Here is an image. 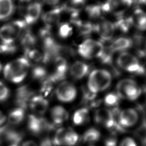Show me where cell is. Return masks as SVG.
Masks as SVG:
<instances>
[{"label":"cell","instance_id":"6da1fadb","mask_svg":"<svg viewBox=\"0 0 146 146\" xmlns=\"http://www.w3.org/2000/svg\"><path fill=\"white\" fill-rule=\"evenodd\" d=\"M30 66V61L26 57L18 58L5 66L4 69L5 78L14 83H21L26 77Z\"/></svg>","mask_w":146,"mask_h":146},{"label":"cell","instance_id":"7a4b0ae2","mask_svg":"<svg viewBox=\"0 0 146 146\" xmlns=\"http://www.w3.org/2000/svg\"><path fill=\"white\" fill-rule=\"evenodd\" d=\"M112 77L109 71L104 69H96L90 74L88 87L92 93L96 94L107 89L112 83Z\"/></svg>","mask_w":146,"mask_h":146},{"label":"cell","instance_id":"3957f363","mask_svg":"<svg viewBox=\"0 0 146 146\" xmlns=\"http://www.w3.org/2000/svg\"><path fill=\"white\" fill-rule=\"evenodd\" d=\"M117 94L120 98L135 101L138 99L142 94V89L136 81L130 79L122 80L118 83Z\"/></svg>","mask_w":146,"mask_h":146},{"label":"cell","instance_id":"277c9868","mask_svg":"<svg viewBox=\"0 0 146 146\" xmlns=\"http://www.w3.org/2000/svg\"><path fill=\"white\" fill-rule=\"evenodd\" d=\"M26 24L24 21H15L0 28V39L3 42L13 44L24 30Z\"/></svg>","mask_w":146,"mask_h":146},{"label":"cell","instance_id":"5b68a950","mask_svg":"<svg viewBox=\"0 0 146 146\" xmlns=\"http://www.w3.org/2000/svg\"><path fill=\"white\" fill-rule=\"evenodd\" d=\"M101 42L93 39H87L79 46L78 52L81 57L86 59L99 58L104 50Z\"/></svg>","mask_w":146,"mask_h":146},{"label":"cell","instance_id":"8992f818","mask_svg":"<svg viewBox=\"0 0 146 146\" xmlns=\"http://www.w3.org/2000/svg\"><path fill=\"white\" fill-rule=\"evenodd\" d=\"M117 64L124 71L136 74H142V65L138 58L131 53H121L117 59Z\"/></svg>","mask_w":146,"mask_h":146},{"label":"cell","instance_id":"52a82bcc","mask_svg":"<svg viewBox=\"0 0 146 146\" xmlns=\"http://www.w3.org/2000/svg\"><path fill=\"white\" fill-rule=\"evenodd\" d=\"M94 118L97 123L108 129H115V130L119 131L123 130L122 127L117 123L112 111L108 109L101 108L97 110Z\"/></svg>","mask_w":146,"mask_h":146},{"label":"cell","instance_id":"ba28073f","mask_svg":"<svg viewBox=\"0 0 146 146\" xmlns=\"http://www.w3.org/2000/svg\"><path fill=\"white\" fill-rule=\"evenodd\" d=\"M59 100L64 103H69L75 99L77 91L74 85L68 81L62 82L57 87L56 91Z\"/></svg>","mask_w":146,"mask_h":146},{"label":"cell","instance_id":"9c48e42d","mask_svg":"<svg viewBox=\"0 0 146 146\" xmlns=\"http://www.w3.org/2000/svg\"><path fill=\"white\" fill-rule=\"evenodd\" d=\"M132 4L133 0H107L102 7L104 12L112 13L119 16L129 8Z\"/></svg>","mask_w":146,"mask_h":146},{"label":"cell","instance_id":"30bf717a","mask_svg":"<svg viewBox=\"0 0 146 146\" xmlns=\"http://www.w3.org/2000/svg\"><path fill=\"white\" fill-rule=\"evenodd\" d=\"M68 69L66 60L62 56H58L55 60V71L47 81L50 83L61 81L65 79Z\"/></svg>","mask_w":146,"mask_h":146},{"label":"cell","instance_id":"8fae6325","mask_svg":"<svg viewBox=\"0 0 146 146\" xmlns=\"http://www.w3.org/2000/svg\"><path fill=\"white\" fill-rule=\"evenodd\" d=\"M118 123L122 128H130L135 126L139 121V114L136 110L129 108L118 113Z\"/></svg>","mask_w":146,"mask_h":146},{"label":"cell","instance_id":"7c38bea8","mask_svg":"<svg viewBox=\"0 0 146 146\" xmlns=\"http://www.w3.org/2000/svg\"><path fill=\"white\" fill-rule=\"evenodd\" d=\"M28 127L33 134L39 135L46 130H50L51 126L44 118L30 115L28 119Z\"/></svg>","mask_w":146,"mask_h":146},{"label":"cell","instance_id":"4fadbf2b","mask_svg":"<svg viewBox=\"0 0 146 146\" xmlns=\"http://www.w3.org/2000/svg\"><path fill=\"white\" fill-rule=\"evenodd\" d=\"M115 29L114 24L109 21H104L95 25V32L104 42H108L112 40Z\"/></svg>","mask_w":146,"mask_h":146},{"label":"cell","instance_id":"5bb4252c","mask_svg":"<svg viewBox=\"0 0 146 146\" xmlns=\"http://www.w3.org/2000/svg\"><path fill=\"white\" fill-rule=\"evenodd\" d=\"M22 139L20 134L7 126L0 127V145L19 143Z\"/></svg>","mask_w":146,"mask_h":146},{"label":"cell","instance_id":"9a60e30c","mask_svg":"<svg viewBox=\"0 0 146 146\" xmlns=\"http://www.w3.org/2000/svg\"><path fill=\"white\" fill-rule=\"evenodd\" d=\"M42 10L41 3L35 2L29 5L24 15V21L26 25H30L36 22L40 18Z\"/></svg>","mask_w":146,"mask_h":146},{"label":"cell","instance_id":"2e32d148","mask_svg":"<svg viewBox=\"0 0 146 146\" xmlns=\"http://www.w3.org/2000/svg\"><path fill=\"white\" fill-rule=\"evenodd\" d=\"M34 92L28 85L23 86L17 90L16 102L20 108L24 109L34 96Z\"/></svg>","mask_w":146,"mask_h":146},{"label":"cell","instance_id":"e0dca14e","mask_svg":"<svg viewBox=\"0 0 146 146\" xmlns=\"http://www.w3.org/2000/svg\"><path fill=\"white\" fill-rule=\"evenodd\" d=\"M49 105L48 101L41 95L35 96L29 102L31 109L39 115L45 114L48 110Z\"/></svg>","mask_w":146,"mask_h":146},{"label":"cell","instance_id":"ac0fdd59","mask_svg":"<svg viewBox=\"0 0 146 146\" xmlns=\"http://www.w3.org/2000/svg\"><path fill=\"white\" fill-rule=\"evenodd\" d=\"M63 11L61 6L54 9L45 13L43 16L42 19L46 27L51 28L52 27L57 24L60 21Z\"/></svg>","mask_w":146,"mask_h":146},{"label":"cell","instance_id":"d6986e66","mask_svg":"<svg viewBox=\"0 0 146 146\" xmlns=\"http://www.w3.org/2000/svg\"><path fill=\"white\" fill-rule=\"evenodd\" d=\"M89 70V66L86 63L77 61L72 65L70 68V74L75 79H82L87 75Z\"/></svg>","mask_w":146,"mask_h":146},{"label":"cell","instance_id":"ffe728a7","mask_svg":"<svg viewBox=\"0 0 146 146\" xmlns=\"http://www.w3.org/2000/svg\"><path fill=\"white\" fill-rule=\"evenodd\" d=\"M132 39L126 37H120L116 39L110 46L109 48L114 53L122 52L130 49L133 46Z\"/></svg>","mask_w":146,"mask_h":146},{"label":"cell","instance_id":"44dd1931","mask_svg":"<svg viewBox=\"0 0 146 146\" xmlns=\"http://www.w3.org/2000/svg\"><path fill=\"white\" fill-rule=\"evenodd\" d=\"M51 117L53 122L56 125H60L66 122L69 118L67 110L60 106L53 108L51 110Z\"/></svg>","mask_w":146,"mask_h":146},{"label":"cell","instance_id":"7402d4cb","mask_svg":"<svg viewBox=\"0 0 146 146\" xmlns=\"http://www.w3.org/2000/svg\"><path fill=\"white\" fill-rule=\"evenodd\" d=\"M14 10L13 0H0V21L5 20L10 18Z\"/></svg>","mask_w":146,"mask_h":146},{"label":"cell","instance_id":"603a6c76","mask_svg":"<svg viewBox=\"0 0 146 146\" xmlns=\"http://www.w3.org/2000/svg\"><path fill=\"white\" fill-rule=\"evenodd\" d=\"M133 24L140 31H146V13L141 9H137L132 17Z\"/></svg>","mask_w":146,"mask_h":146},{"label":"cell","instance_id":"cb8c5ba5","mask_svg":"<svg viewBox=\"0 0 146 146\" xmlns=\"http://www.w3.org/2000/svg\"><path fill=\"white\" fill-rule=\"evenodd\" d=\"M86 0H69L62 6L63 11L71 13L72 14H79L84 7Z\"/></svg>","mask_w":146,"mask_h":146},{"label":"cell","instance_id":"d4e9b609","mask_svg":"<svg viewBox=\"0 0 146 146\" xmlns=\"http://www.w3.org/2000/svg\"><path fill=\"white\" fill-rule=\"evenodd\" d=\"M25 116L24 109L17 108L11 111L8 116V122L13 125H17L22 122Z\"/></svg>","mask_w":146,"mask_h":146},{"label":"cell","instance_id":"484cf974","mask_svg":"<svg viewBox=\"0 0 146 146\" xmlns=\"http://www.w3.org/2000/svg\"><path fill=\"white\" fill-rule=\"evenodd\" d=\"M133 25L132 17H123L122 15L119 16L118 20L114 24L115 28L123 33L128 32Z\"/></svg>","mask_w":146,"mask_h":146},{"label":"cell","instance_id":"4316f807","mask_svg":"<svg viewBox=\"0 0 146 146\" xmlns=\"http://www.w3.org/2000/svg\"><path fill=\"white\" fill-rule=\"evenodd\" d=\"M36 43V39L34 35L30 31H27L23 35L21 44L25 51L33 49Z\"/></svg>","mask_w":146,"mask_h":146},{"label":"cell","instance_id":"83f0119b","mask_svg":"<svg viewBox=\"0 0 146 146\" xmlns=\"http://www.w3.org/2000/svg\"><path fill=\"white\" fill-rule=\"evenodd\" d=\"M89 116V110L83 108L77 110L73 116V122L76 125H81L85 123Z\"/></svg>","mask_w":146,"mask_h":146},{"label":"cell","instance_id":"f1b7e54d","mask_svg":"<svg viewBox=\"0 0 146 146\" xmlns=\"http://www.w3.org/2000/svg\"><path fill=\"white\" fill-rule=\"evenodd\" d=\"M101 137L100 132L95 128H90L84 134L83 140L87 143H94L99 141Z\"/></svg>","mask_w":146,"mask_h":146},{"label":"cell","instance_id":"f546056e","mask_svg":"<svg viewBox=\"0 0 146 146\" xmlns=\"http://www.w3.org/2000/svg\"><path fill=\"white\" fill-rule=\"evenodd\" d=\"M86 12L88 16L93 19H97L104 13L102 5H92L86 8Z\"/></svg>","mask_w":146,"mask_h":146},{"label":"cell","instance_id":"4dcf8cb0","mask_svg":"<svg viewBox=\"0 0 146 146\" xmlns=\"http://www.w3.org/2000/svg\"><path fill=\"white\" fill-rule=\"evenodd\" d=\"M79 140V136L73 130H67L64 138V145L67 146H74Z\"/></svg>","mask_w":146,"mask_h":146},{"label":"cell","instance_id":"1f68e13d","mask_svg":"<svg viewBox=\"0 0 146 146\" xmlns=\"http://www.w3.org/2000/svg\"><path fill=\"white\" fill-rule=\"evenodd\" d=\"M67 130L65 128H60L55 133L53 141H52L55 146L64 145V138Z\"/></svg>","mask_w":146,"mask_h":146},{"label":"cell","instance_id":"d6a6232c","mask_svg":"<svg viewBox=\"0 0 146 146\" xmlns=\"http://www.w3.org/2000/svg\"><path fill=\"white\" fill-rule=\"evenodd\" d=\"M26 58L28 60L35 62H38L43 61V55L42 53L36 49H33L28 51H25Z\"/></svg>","mask_w":146,"mask_h":146},{"label":"cell","instance_id":"836d02e7","mask_svg":"<svg viewBox=\"0 0 146 146\" xmlns=\"http://www.w3.org/2000/svg\"><path fill=\"white\" fill-rule=\"evenodd\" d=\"M120 98L117 93H110L106 96L104 103L108 107H117L120 102Z\"/></svg>","mask_w":146,"mask_h":146},{"label":"cell","instance_id":"e575fe53","mask_svg":"<svg viewBox=\"0 0 146 146\" xmlns=\"http://www.w3.org/2000/svg\"><path fill=\"white\" fill-rule=\"evenodd\" d=\"M58 33L62 38H67L72 34V28L69 24L64 23L61 24L59 27Z\"/></svg>","mask_w":146,"mask_h":146},{"label":"cell","instance_id":"d590c367","mask_svg":"<svg viewBox=\"0 0 146 146\" xmlns=\"http://www.w3.org/2000/svg\"><path fill=\"white\" fill-rule=\"evenodd\" d=\"M47 74V70L42 66H36L33 70V78L37 80H44L46 77Z\"/></svg>","mask_w":146,"mask_h":146},{"label":"cell","instance_id":"8d00e7d4","mask_svg":"<svg viewBox=\"0 0 146 146\" xmlns=\"http://www.w3.org/2000/svg\"><path fill=\"white\" fill-rule=\"evenodd\" d=\"M16 46L13 44H8L2 42L0 43V54H9L14 53L16 51Z\"/></svg>","mask_w":146,"mask_h":146},{"label":"cell","instance_id":"74e56055","mask_svg":"<svg viewBox=\"0 0 146 146\" xmlns=\"http://www.w3.org/2000/svg\"><path fill=\"white\" fill-rule=\"evenodd\" d=\"M10 95V91L6 86L0 81V102L6 101Z\"/></svg>","mask_w":146,"mask_h":146},{"label":"cell","instance_id":"f35d334b","mask_svg":"<svg viewBox=\"0 0 146 146\" xmlns=\"http://www.w3.org/2000/svg\"><path fill=\"white\" fill-rule=\"evenodd\" d=\"M121 146H137V145L133 139L127 137L122 141Z\"/></svg>","mask_w":146,"mask_h":146},{"label":"cell","instance_id":"ab89813d","mask_svg":"<svg viewBox=\"0 0 146 146\" xmlns=\"http://www.w3.org/2000/svg\"><path fill=\"white\" fill-rule=\"evenodd\" d=\"M105 146H118L117 143L115 139L110 138L106 141Z\"/></svg>","mask_w":146,"mask_h":146},{"label":"cell","instance_id":"60d3db41","mask_svg":"<svg viewBox=\"0 0 146 146\" xmlns=\"http://www.w3.org/2000/svg\"><path fill=\"white\" fill-rule=\"evenodd\" d=\"M60 0H43L44 3L50 6H54L59 2Z\"/></svg>","mask_w":146,"mask_h":146},{"label":"cell","instance_id":"b9f144b4","mask_svg":"<svg viewBox=\"0 0 146 146\" xmlns=\"http://www.w3.org/2000/svg\"><path fill=\"white\" fill-rule=\"evenodd\" d=\"M41 146H55L53 144L51 140L48 139H46L43 140V142L41 143Z\"/></svg>","mask_w":146,"mask_h":146},{"label":"cell","instance_id":"7bdbcfd3","mask_svg":"<svg viewBox=\"0 0 146 146\" xmlns=\"http://www.w3.org/2000/svg\"><path fill=\"white\" fill-rule=\"evenodd\" d=\"M22 146H38V145L33 141H27L24 142Z\"/></svg>","mask_w":146,"mask_h":146},{"label":"cell","instance_id":"ee69618b","mask_svg":"<svg viewBox=\"0 0 146 146\" xmlns=\"http://www.w3.org/2000/svg\"><path fill=\"white\" fill-rule=\"evenodd\" d=\"M6 120V118L4 114L0 111V127L4 123Z\"/></svg>","mask_w":146,"mask_h":146},{"label":"cell","instance_id":"f6af8a7d","mask_svg":"<svg viewBox=\"0 0 146 146\" xmlns=\"http://www.w3.org/2000/svg\"><path fill=\"white\" fill-rule=\"evenodd\" d=\"M142 74L145 76L146 77V62L143 65H142Z\"/></svg>","mask_w":146,"mask_h":146},{"label":"cell","instance_id":"bcb514c9","mask_svg":"<svg viewBox=\"0 0 146 146\" xmlns=\"http://www.w3.org/2000/svg\"><path fill=\"white\" fill-rule=\"evenodd\" d=\"M139 2L142 4L146 6V0H139Z\"/></svg>","mask_w":146,"mask_h":146},{"label":"cell","instance_id":"7dc6e473","mask_svg":"<svg viewBox=\"0 0 146 146\" xmlns=\"http://www.w3.org/2000/svg\"><path fill=\"white\" fill-rule=\"evenodd\" d=\"M143 146H146V137L144 138L143 140Z\"/></svg>","mask_w":146,"mask_h":146},{"label":"cell","instance_id":"c3c4849f","mask_svg":"<svg viewBox=\"0 0 146 146\" xmlns=\"http://www.w3.org/2000/svg\"><path fill=\"white\" fill-rule=\"evenodd\" d=\"M18 1L22 2H28L29 1H30L31 0H18Z\"/></svg>","mask_w":146,"mask_h":146},{"label":"cell","instance_id":"681fc988","mask_svg":"<svg viewBox=\"0 0 146 146\" xmlns=\"http://www.w3.org/2000/svg\"><path fill=\"white\" fill-rule=\"evenodd\" d=\"M19 143H14V144H11L9 146H19Z\"/></svg>","mask_w":146,"mask_h":146},{"label":"cell","instance_id":"f907efd6","mask_svg":"<svg viewBox=\"0 0 146 146\" xmlns=\"http://www.w3.org/2000/svg\"><path fill=\"white\" fill-rule=\"evenodd\" d=\"M2 66L1 64L0 63V73H1V71L2 70Z\"/></svg>","mask_w":146,"mask_h":146},{"label":"cell","instance_id":"816d5d0a","mask_svg":"<svg viewBox=\"0 0 146 146\" xmlns=\"http://www.w3.org/2000/svg\"><path fill=\"white\" fill-rule=\"evenodd\" d=\"M145 53L146 54V46H145Z\"/></svg>","mask_w":146,"mask_h":146},{"label":"cell","instance_id":"f5cc1de1","mask_svg":"<svg viewBox=\"0 0 146 146\" xmlns=\"http://www.w3.org/2000/svg\"></svg>","mask_w":146,"mask_h":146},{"label":"cell","instance_id":"db71d44e","mask_svg":"<svg viewBox=\"0 0 146 146\" xmlns=\"http://www.w3.org/2000/svg\"></svg>","mask_w":146,"mask_h":146}]
</instances>
